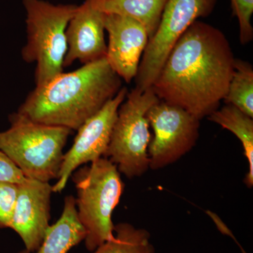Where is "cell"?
Segmentation results:
<instances>
[{"instance_id":"6da1fadb","label":"cell","mask_w":253,"mask_h":253,"mask_svg":"<svg viewBox=\"0 0 253 253\" xmlns=\"http://www.w3.org/2000/svg\"><path fill=\"white\" fill-rule=\"evenodd\" d=\"M235 59L225 35L197 20L173 46L151 87L158 99L201 121L225 97Z\"/></svg>"},{"instance_id":"7a4b0ae2","label":"cell","mask_w":253,"mask_h":253,"mask_svg":"<svg viewBox=\"0 0 253 253\" xmlns=\"http://www.w3.org/2000/svg\"><path fill=\"white\" fill-rule=\"evenodd\" d=\"M122 88L106 56L36 86L18 112L36 122L78 130Z\"/></svg>"},{"instance_id":"3957f363","label":"cell","mask_w":253,"mask_h":253,"mask_svg":"<svg viewBox=\"0 0 253 253\" xmlns=\"http://www.w3.org/2000/svg\"><path fill=\"white\" fill-rule=\"evenodd\" d=\"M9 120V129L0 131V151L26 177L44 182L57 179L63 149L72 130L36 122L18 111Z\"/></svg>"},{"instance_id":"277c9868","label":"cell","mask_w":253,"mask_h":253,"mask_svg":"<svg viewBox=\"0 0 253 253\" xmlns=\"http://www.w3.org/2000/svg\"><path fill=\"white\" fill-rule=\"evenodd\" d=\"M72 179L77 189L78 219L86 231L84 245L93 252L114 235L112 214L124 183L117 166L105 157L76 169Z\"/></svg>"},{"instance_id":"5b68a950","label":"cell","mask_w":253,"mask_h":253,"mask_svg":"<svg viewBox=\"0 0 253 253\" xmlns=\"http://www.w3.org/2000/svg\"><path fill=\"white\" fill-rule=\"evenodd\" d=\"M27 13L26 62L36 63L35 81L41 86L63 72L67 52L66 29L77 5H55L43 0H23Z\"/></svg>"},{"instance_id":"8992f818","label":"cell","mask_w":253,"mask_h":253,"mask_svg":"<svg viewBox=\"0 0 253 253\" xmlns=\"http://www.w3.org/2000/svg\"><path fill=\"white\" fill-rule=\"evenodd\" d=\"M126 99L118 109L104 157L117 166L120 173L131 179L149 168L151 133L146 113L160 99L152 87L144 91L134 88Z\"/></svg>"},{"instance_id":"52a82bcc","label":"cell","mask_w":253,"mask_h":253,"mask_svg":"<svg viewBox=\"0 0 253 253\" xmlns=\"http://www.w3.org/2000/svg\"><path fill=\"white\" fill-rule=\"evenodd\" d=\"M217 0H168L157 31L149 40L139 63L136 89L152 86L173 46L200 18L212 12Z\"/></svg>"},{"instance_id":"ba28073f","label":"cell","mask_w":253,"mask_h":253,"mask_svg":"<svg viewBox=\"0 0 253 253\" xmlns=\"http://www.w3.org/2000/svg\"><path fill=\"white\" fill-rule=\"evenodd\" d=\"M146 118L154 132L148 147L151 169L176 162L199 139L200 120L176 105L159 100L146 113Z\"/></svg>"},{"instance_id":"9c48e42d","label":"cell","mask_w":253,"mask_h":253,"mask_svg":"<svg viewBox=\"0 0 253 253\" xmlns=\"http://www.w3.org/2000/svg\"><path fill=\"white\" fill-rule=\"evenodd\" d=\"M127 93V89L123 86L112 99L78 129L72 146L63 155L57 181L52 186L53 192H61L70 176L80 166L104 157L118 109L126 100Z\"/></svg>"},{"instance_id":"30bf717a","label":"cell","mask_w":253,"mask_h":253,"mask_svg":"<svg viewBox=\"0 0 253 253\" xmlns=\"http://www.w3.org/2000/svg\"><path fill=\"white\" fill-rule=\"evenodd\" d=\"M49 182L26 178L18 184V194L10 229L22 239L28 253L41 247L50 226Z\"/></svg>"},{"instance_id":"8fae6325","label":"cell","mask_w":253,"mask_h":253,"mask_svg":"<svg viewBox=\"0 0 253 253\" xmlns=\"http://www.w3.org/2000/svg\"><path fill=\"white\" fill-rule=\"evenodd\" d=\"M104 24L109 34L106 59L121 79L131 83L149 42V34L140 23L121 15L104 13Z\"/></svg>"},{"instance_id":"7c38bea8","label":"cell","mask_w":253,"mask_h":253,"mask_svg":"<svg viewBox=\"0 0 253 253\" xmlns=\"http://www.w3.org/2000/svg\"><path fill=\"white\" fill-rule=\"evenodd\" d=\"M104 15L95 0H85L78 6L66 29L67 52L63 68L77 61L84 65L106 56Z\"/></svg>"},{"instance_id":"4fadbf2b","label":"cell","mask_w":253,"mask_h":253,"mask_svg":"<svg viewBox=\"0 0 253 253\" xmlns=\"http://www.w3.org/2000/svg\"><path fill=\"white\" fill-rule=\"evenodd\" d=\"M86 237V231L78 217L76 199L65 198L62 214L50 225L41 247L36 253H68ZM18 253H29L26 249Z\"/></svg>"},{"instance_id":"5bb4252c","label":"cell","mask_w":253,"mask_h":253,"mask_svg":"<svg viewBox=\"0 0 253 253\" xmlns=\"http://www.w3.org/2000/svg\"><path fill=\"white\" fill-rule=\"evenodd\" d=\"M104 13L135 20L147 31L149 40L157 31L168 0H95Z\"/></svg>"},{"instance_id":"9a60e30c","label":"cell","mask_w":253,"mask_h":253,"mask_svg":"<svg viewBox=\"0 0 253 253\" xmlns=\"http://www.w3.org/2000/svg\"><path fill=\"white\" fill-rule=\"evenodd\" d=\"M253 118L231 104L218 109L208 116V119L235 134L241 141L247 158L249 170L245 178V184L253 186Z\"/></svg>"},{"instance_id":"2e32d148","label":"cell","mask_w":253,"mask_h":253,"mask_svg":"<svg viewBox=\"0 0 253 253\" xmlns=\"http://www.w3.org/2000/svg\"><path fill=\"white\" fill-rule=\"evenodd\" d=\"M91 253H155V249L149 231L120 223L114 226L112 239Z\"/></svg>"},{"instance_id":"e0dca14e","label":"cell","mask_w":253,"mask_h":253,"mask_svg":"<svg viewBox=\"0 0 253 253\" xmlns=\"http://www.w3.org/2000/svg\"><path fill=\"white\" fill-rule=\"evenodd\" d=\"M224 101L253 118V68L248 61L235 59L234 73Z\"/></svg>"},{"instance_id":"ac0fdd59","label":"cell","mask_w":253,"mask_h":253,"mask_svg":"<svg viewBox=\"0 0 253 253\" xmlns=\"http://www.w3.org/2000/svg\"><path fill=\"white\" fill-rule=\"evenodd\" d=\"M233 14L237 18L239 25V40L243 45L253 39L251 18L253 13V0H231Z\"/></svg>"},{"instance_id":"d6986e66","label":"cell","mask_w":253,"mask_h":253,"mask_svg":"<svg viewBox=\"0 0 253 253\" xmlns=\"http://www.w3.org/2000/svg\"><path fill=\"white\" fill-rule=\"evenodd\" d=\"M18 194V184L0 181V229L10 228Z\"/></svg>"},{"instance_id":"ffe728a7","label":"cell","mask_w":253,"mask_h":253,"mask_svg":"<svg viewBox=\"0 0 253 253\" xmlns=\"http://www.w3.org/2000/svg\"><path fill=\"white\" fill-rule=\"evenodd\" d=\"M26 178L17 166L0 151V181H9L21 184Z\"/></svg>"}]
</instances>
